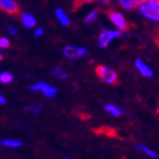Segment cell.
Masks as SVG:
<instances>
[{
  "mask_svg": "<svg viewBox=\"0 0 159 159\" xmlns=\"http://www.w3.org/2000/svg\"><path fill=\"white\" fill-rule=\"evenodd\" d=\"M96 74L98 75L100 80H102L103 82L110 85H115L118 83V75L113 68L103 65H99L96 67Z\"/></svg>",
  "mask_w": 159,
  "mask_h": 159,
  "instance_id": "obj_1",
  "label": "cell"
},
{
  "mask_svg": "<svg viewBox=\"0 0 159 159\" xmlns=\"http://www.w3.org/2000/svg\"><path fill=\"white\" fill-rule=\"evenodd\" d=\"M88 53V49L84 47L74 46V44H67L64 47L63 55L66 57L67 59L70 60H76L84 57Z\"/></svg>",
  "mask_w": 159,
  "mask_h": 159,
  "instance_id": "obj_2",
  "label": "cell"
},
{
  "mask_svg": "<svg viewBox=\"0 0 159 159\" xmlns=\"http://www.w3.org/2000/svg\"><path fill=\"white\" fill-rule=\"evenodd\" d=\"M140 13L143 16L153 22H159V6L149 2H143L141 6H139Z\"/></svg>",
  "mask_w": 159,
  "mask_h": 159,
  "instance_id": "obj_3",
  "label": "cell"
},
{
  "mask_svg": "<svg viewBox=\"0 0 159 159\" xmlns=\"http://www.w3.org/2000/svg\"><path fill=\"white\" fill-rule=\"evenodd\" d=\"M107 16L109 18V20L115 25V26L118 29L119 31H126L129 29V23L122 14L118 13V11H115V10H108L107 11Z\"/></svg>",
  "mask_w": 159,
  "mask_h": 159,
  "instance_id": "obj_4",
  "label": "cell"
},
{
  "mask_svg": "<svg viewBox=\"0 0 159 159\" xmlns=\"http://www.w3.org/2000/svg\"><path fill=\"white\" fill-rule=\"evenodd\" d=\"M120 35V31L119 30H107L103 31L102 33L100 34L98 38V46L99 48H107L109 46V43L113 41L114 39H116Z\"/></svg>",
  "mask_w": 159,
  "mask_h": 159,
  "instance_id": "obj_5",
  "label": "cell"
},
{
  "mask_svg": "<svg viewBox=\"0 0 159 159\" xmlns=\"http://www.w3.org/2000/svg\"><path fill=\"white\" fill-rule=\"evenodd\" d=\"M0 9L9 15H16L20 11V7L15 0H0Z\"/></svg>",
  "mask_w": 159,
  "mask_h": 159,
  "instance_id": "obj_6",
  "label": "cell"
},
{
  "mask_svg": "<svg viewBox=\"0 0 159 159\" xmlns=\"http://www.w3.org/2000/svg\"><path fill=\"white\" fill-rule=\"evenodd\" d=\"M134 65H135V68L139 70V73L141 74L143 77H152L153 72L150 70V67L148 66L147 64L143 63L141 59H136Z\"/></svg>",
  "mask_w": 159,
  "mask_h": 159,
  "instance_id": "obj_7",
  "label": "cell"
},
{
  "mask_svg": "<svg viewBox=\"0 0 159 159\" xmlns=\"http://www.w3.org/2000/svg\"><path fill=\"white\" fill-rule=\"evenodd\" d=\"M20 22L23 24V26H25L26 29H32L37 25V20L33 15H31L30 13H22L20 15Z\"/></svg>",
  "mask_w": 159,
  "mask_h": 159,
  "instance_id": "obj_8",
  "label": "cell"
},
{
  "mask_svg": "<svg viewBox=\"0 0 159 159\" xmlns=\"http://www.w3.org/2000/svg\"><path fill=\"white\" fill-rule=\"evenodd\" d=\"M55 14H56L57 20H58V22H59V24L61 25V26H68V25L70 24V17L67 16L66 13H65L61 8H57L56 13Z\"/></svg>",
  "mask_w": 159,
  "mask_h": 159,
  "instance_id": "obj_9",
  "label": "cell"
},
{
  "mask_svg": "<svg viewBox=\"0 0 159 159\" xmlns=\"http://www.w3.org/2000/svg\"><path fill=\"white\" fill-rule=\"evenodd\" d=\"M105 110H106L107 113L108 114H110L111 116H114V117H118V116H120L122 115V113H123V110L119 108V107H117V106H115V105H111V103H107V105H105Z\"/></svg>",
  "mask_w": 159,
  "mask_h": 159,
  "instance_id": "obj_10",
  "label": "cell"
},
{
  "mask_svg": "<svg viewBox=\"0 0 159 159\" xmlns=\"http://www.w3.org/2000/svg\"><path fill=\"white\" fill-rule=\"evenodd\" d=\"M41 92H42L43 96L47 97V98H53V97H56L57 92H58V89L55 88V86H51V85H49V84H47V85L44 86V89H43Z\"/></svg>",
  "mask_w": 159,
  "mask_h": 159,
  "instance_id": "obj_11",
  "label": "cell"
},
{
  "mask_svg": "<svg viewBox=\"0 0 159 159\" xmlns=\"http://www.w3.org/2000/svg\"><path fill=\"white\" fill-rule=\"evenodd\" d=\"M135 149L140 150V151H142L143 153H146L147 156L151 157V158H158V153L155 152L153 150L149 149V148H148V147H146V146H141V144H136V146H135Z\"/></svg>",
  "mask_w": 159,
  "mask_h": 159,
  "instance_id": "obj_12",
  "label": "cell"
},
{
  "mask_svg": "<svg viewBox=\"0 0 159 159\" xmlns=\"http://www.w3.org/2000/svg\"><path fill=\"white\" fill-rule=\"evenodd\" d=\"M122 8L126 10H132L135 8V1L136 0H117Z\"/></svg>",
  "mask_w": 159,
  "mask_h": 159,
  "instance_id": "obj_13",
  "label": "cell"
},
{
  "mask_svg": "<svg viewBox=\"0 0 159 159\" xmlns=\"http://www.w3.org/2000/svg\"><path fill=\"white\" fill-rule=\"evenodd\" d=\"M0 143L8 148H20L23 146V143L17 140H2V141H0Z\"/></svg>",
  "mask_w": 159,
  "mask_h": 159,
  "instance_id": "obj_14",
  "label": "cell"
},
{
  "mask_svg": "<svg viewBox=\"0 0 159 159\" xmlns=\"http://www.w3.org/2000/svg\"><path fill=\"white\" fill-rule=\"evenodd\" d=\"M13 80H14L13 74L9 73V72H2V73H0V83L8 84V83H10Z\"/></svg>",
  "mask_w": 159,
  "mask_h": 159,
  "instance_id": "obj_15",
  "label": "cell"
},
{
  "mask_svg": "<svg viewBox=\"0 0 159 159\" xmlns=\"http://www.w3.org/2000/svg\"><path fill=\"white\" fill-rule=\"evenodd\" d=\"M98 14H99V11H98V10H92L91 13H89L85 16V18H84V23H85V24L93 23V22L97 20V17H98Z\"/></svg>",
  "mask_w": 159,
  "mask_h": 159,
  "instance_id": "obj_16",
  "label": "cell"
},
{
  "mask_svg": "<svg viewBox=\"0 0 159 159\" xmlns=\"http://www.w3.org/2000/svg\"><path fill=\"white\" fill-rule=\"evenodd\" d=\"M52 74L58 79H66L67 77V73L61 68H53L52 70Z\"/></svg>",
  "mask_w": 159,
  "mask_h": 159,
  "instance_id": "obj_17",
  "label": "cell"
},
{
  "mask_svg": "<svg viewBox=\"0 0 159 159\" xmlns=\"http://www.w3.org/2000/svg\"><path fill=\"white\" fill-rule=\"evenodd\" d=\"M47 84H48V83H46V82H39V83H37V84H34V85H30L29 89H30L31 91H42Z\"/></svg>",
  "mask_w": 159,
  "mask_h": 159,
  "instance_id": "obj_18",
  "label": "cell"
},
{
  "mask_svg": "<svg viewBox=\"0 0 159 159\" xmlns=\"http://www.w3.org/2000/svg\"><path fill=\"white\" fill-rule=\"evenodd\" d=\"M26 109L30 110L31 113L34 114L35 116H39L40 111H41V106H27Z\"/></svg>",
  "mask_w": 159,
  "mask_h": 159,
  "instance_id": "obj_19",
  "label": "cell"
},
{
  "mask_svg": "<svg viewBox=\"0 0 159 159\" xmlns=\"http://www.w3.org/2000/svg\"><path fill=\"white\" fill-rule=\"evenodd\" d=\"M9 46H10L9 39H7V38H5V37L0 38V48H1V49L9 48Z\"/></svg>",
  "mask_w": 159,
  "mask_h": 159,
  "instance_id": "obj_20",
  "label": "cell"
},
{
  "mask_svg": "<svg viewBox=\"0 0 159 159\" xmlns=\"http://www.w3.org/2000/svg\"><path fill=\"white\" fill-rule=\"evenodd\" d=\"M93 1H96V0H75V7L82 6L84 3H91Z\"/></svg>",
  "mask_w": 159,
  "mask_h": 159,
  "instance_id": "obj_21",
  "label": "cell"
},
{
  "mask_svg": "<svg viewBox=\"0 0 159 159\" xmlns=\"http://www.w3.org/2000/svg\"><path fill=\"white\" fill-rule=\"evenodd\" d=\"M8 32H9L11 35H16V34H17L16 27L13 26V25H9V26H8Z\"/></svg>",
  "mask_w": 159,
  "mask_h": 159,
  "instance_id": "obj_22",
  "label": "cell"
},
{
  "mask_svg": "<svg viewBox=\"0 0 159 159\" xmlns=\"http://www.w3.org/2000/svg\"><path fill=\"white\" fill-rule=\"evenodd\" d=\"M34 35L35 37H41V35H43V29H41V27H38L37 30L34 31Z\"/></svg>",
  "mask_w": 159,
  "mask_h": 159,
  "instance_id": "obj_23",
  "label": "cell"
},
{
  "mask_svg": "<svg viewBox=\"0 0 159 159\" xmlns=\"http://www.w3.org/2000/svg\"><path fill=\"white\" fill-rule=\"evenodd\" d=\"M153 39H155V43H156V46L159 48V31H157V33L155 34V38H153Z\"/></svg>",
  "mask_w": 159,
  "mask_h": 159,
  "instance_id": "obj_24",
  "label": "cell"
},
{
  "mask_svg": "<svg viewBox=\"0 0 159 159\" xmlns=\"http://www.w3.org/2000/svg\"><path fill=\"white\" fill-rule=\"evenodd\" d=\"M144 2H149V3H153V5H158L159 6V0H146Z\"/></svg>",
  "mask_w": 159,
  "mask_h": 159,
  "instance_id": "obj_25",
  "label": "cell"
},
{
  "mask_svg": "<svg viewBox=\"0 0 159 159\" xmlns=\"http://www.w3.org/2000/svg\"><path fill=\"white\" fill-rule=\"evenodd\" d=\"M5 103H6V98L0 96V105H5Z\"/></svg>",
  "mask_w": 159,
  "mask_h": 159,
  "instance_id": "obj_26",
  "label": "cell"
},
{
  "mask_svg": "<svg viewBox=\"0 0 159 159\" xmlns=\"http://www.w3.org/2000/svg\"><path fill=\"white\" fill-rule=\"evenodd\" d=\"M157 113L159 114V99H158V102H157Z\"/></svg>",
  "mask_w": 159,
  "mask_h": 159,
  "instance_id": "obj_27",
  "label": "cell"
},
{
  "mask_svg": "<svg viewBox=\"0 0 159 159\" xmlns=\"http://www.w3.org/2000/svg\"><path fill=\"white\" fill-rule=\"evenodd\" d=\"M2 58H3V56H2V55H1V53H0V60L2 59Z\"/></svg>",
  "mask_w": 159,
  "mask_h": 159,
  "instance_id": "obj_28",
  "label": "cell"
},
{
  "mask_svg": "<svg viewBox=\"0 0 159 159\" xmlns=\"http://www.w3.org/2000/svg\"><path fill=\"white\" fill-rule=\"evenodd\" d=\"M64 159H72V158H70V157H64Z\"/></svg>",
  "mask_w": 159,
  "mask_h": 159,
  "instance_id": "obj_29",
  "label": "cell"
}]
</instances>
